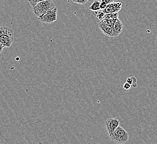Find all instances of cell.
I'll return each mask as SVG.
<instances>
[{"label":"cell","instance_id":"obj_1","mask_svg":"<svg viewBox=\"0 0 157 144\" xmlns=\"http://www.w3.org/2000/svg\"><path fill=\"white\" fill-rule=\"evenodd\" d=\"M55 7L56 6L52 0H45L33 6V11L37 17H40Z\"/></svg>","mask_w":157,"mask_h":144},{"label":"cell","instance_id":"obj_2","mask_svg":"<svg viewBox=\"0 0 157 144\" xmlns=\"http://www.w3.org/2000/svg\"><path fill=\"white\" fill-rule=\"evenodd\" d=\"M112 140L119 144L126 143L129 140V134L121 126H118L114 132L109 134Z\"/></svg>","mask_w":157,"mask_h":144},{"label":"cell","instance_id":"obj_3","mask_svg":"<svg viewBox=\"0 0 157 144\" xmlns=\"http://www.w3.org/2000/svg\"><path fill=\"white\" fill-rule=\"evenodd\" d=\"M57 12L58 9L56 7L54 9L49 11L41 17H38V20L42 23L48 24L52 23L57 20Z\"/></svg>","mask_w":157,"mask_h":144},{"label":"cell","instance_id":"obj_4","mask_svg":"<svg viewBox=\"0 0 157 144\" xmlns=\"http://www.w3.org/2000/svg\"><path fill=\"white\" fill-rule=\"evenodd\" d=\"M119 120L115 118H109L106 120L104 125L109 135L115 131L119 125Z\"/></svg>","mask_w":157,"mask_h":144},{"label":"cell","instance_id":"obj_5","mask_svg":"<svg viewBox=\"0 0 157 144\" xmlns=\"http://www.w3.org/2000/svg\"><path fill=\"white\" fill-rule=\"evenodd\" d=\"M122 6V3L121 2H112L107 5L105 9L102 10L105 14L110 13L119 12Z\"/></svg>","mask_w":157,"mask_h":144},{"label":"cell","instance_id":"obj_6","mask_svg":"<svg viewBox=\"0 0 157 144\" xmlns=\"http://www.w3.org/2000/svg\"><path fill=\"white\" fill-rule=\"evenodd\" d=\"M14 37H12L6 34L0 35V43L3 47H10L12 45Z\"/></svg>","mask_w":157,"mask_h":144},{"label":"cell","instance_id":"obj_7","mask_svg":"<svg viewBox=\"0 0 157 144\" xmlns=\"http://www.w3.org/2000/svg\"><path fill=\"white\" fill-rule=\"evenodd\" d=\"M124 28V25L121 23V20L118 18L114 24L113 25V37H117L119 35Z\"/></svg>","mask_w":157,"mask_h":144},{"label":"cell","instance_id":"obj_8","mask_svg":"<svg viewBox=\"0 0 157 144\" xmlns=\"http://www.w3.org/2000/svg\"><path fill=\"white\" fill-rule=\"evenodd\" d=\"M99 27L100 30L102 31L105 35L110 37H113V31L112 27L103 23L101 21L99 23Z\"/></svg>","mask_w":157,"mask_h":144},{"label":"cell","instance_id":"obj_9","mask_svg":"<svg viewBox=\"0 0 157 144\" xmlns=\"http://www.w3.org/2000/svg\"><path fill=\"white\" fill-rule=\"evenodd\" d=\"M2 34H6L10 37H14L13 31L9 27H0V35Z\"/></svg>","mask_w":157,"mask_h":144},{"label":"cell","instance_id":"obj_10","mask_svg":"<svg viewBox=\"0 0 157 144\" xmlns=\"http://www.w3.org/2000/svg\"><path fill=\"white\" fill-rule=\"evenodd\" d=\"M100 2L99 0H95L90 6L89 7V9L94 12L98 11L100 10Z\"/></svg>","mask_w":157,"mask_h":144},{"label":"cell","instance_id":"obj_11","mask_svg":"<svg viewBox=\"0 0 157 144\" xmlns=\"http://www.w3.org/2000/svg\"><path fill=\"white\" fill-rule=\"evenodd\" d=\"M95 13H97V18L100 21H102L105 18V13L102 10H101L100 11H95Z\"/></svg>","mask_w":157,"mask_h":144},{"label":"cell","instance_id":"obj_12","mask_svg":"<svg viewBox=\"0 0 157 144\" xmlns=\"http://www.w3.org/2000/svg\"><path fill=\"white\" fill-rule=\"evenodd\" d=\"M105 18L108 19H117L118 18V12L105 14Z\"/></svg>","mask_w":157,"mask_h":144},{"label":"cell","instance_id":"obj_13","mask_svg":"<svg viewBox=\"0 0 157 144\" xmlns=\"http://www.w3.org/2000/svg\"><path fill=\"white\" fill-rule=\"evenodd\" d=\"M74 3H78L79 5H84L87 3L89 0H71Z\"/></svg>","mask_w":157,"mask_h":144},{"label":"cell","instance_id":"obj_14","mask_svg":"<svg viewBox=\"0 0 157 144\" xmlns=\"http://www.w3.org/2000/svg\"><path fill=\"white\" fill-rule=\"evenodd\" d=\"M45 0H28L29 2L30 3L31 6L33 7V6H35L37 3H39L40 2H41Z\"/></svg>","mask_w":157,"mask_h":144},{"label":"cell","instance_id":"obj_15","mask_svg":"<svg viewBox=\"0 0 157 144\" xmlns=\"http://www.w3.org/2000/svg\"><path fill=\"white\" fill-rule=\"evenodd\" d=\"M106 6H107V3L105 2H103V1L100 2V9L101 10H103V9H105Z\"/></svg>","mask_w":157,"mask_h":144},{"label":"cell","instance_id":"obj_16","mask_svg":"<svg viewBox=\"0 0 157 144\" xmlns=\"http://www.w3.org/2000/svg\"><path fill=\"white\" fill-rule=\"evenodd\" d=\"M131 87H132V85L129 84V83H127V82L123 85V88L126 89V90H129Z\"/></svg>","mask_w":157,"mask_h":144},{"label":"cell","instance_id":"obj_17","mask_svg":"<svg viewBox=\"0 0 157 144\" xmlns=\"http://www.w3.org/2000/svg\"><path fill=\"white\" fill-rule=\"evenodd\" d=\"M127 82L129 83V84L132 85L133 83V77H130V78H128L127 79Z\"/></svg>","mask_w":157,"mask_h":144},{"label":"cell","instance_id":"obj_18","mask_svg":"<svg viewBox=\"0 0 157 144\" xmlns=\"http://www.w3.org/2000/svg\"><path fill=\"white\" fill-rule=\"evenodd\" d=\"M101 1L105 2L107 3V5H108V4H109V3L113 2L114 1V0H101Z\"/></svg>","mask_w":157,"mask_h":144},{"label":"cell","instance_id":"obj_19","mask_svg":"<svg viewBox=\"0 0 157 144\" xmlns=\"http://www.w3.org/2000/svg\"><path fill=\"white\" fill-rule=\"evenodd\" d=\"M3 48L4 47H3V45H2L1 43H0V54L3 51Z\"/></svg>","mask_w":157,"mask_h":144}]
</instances>
